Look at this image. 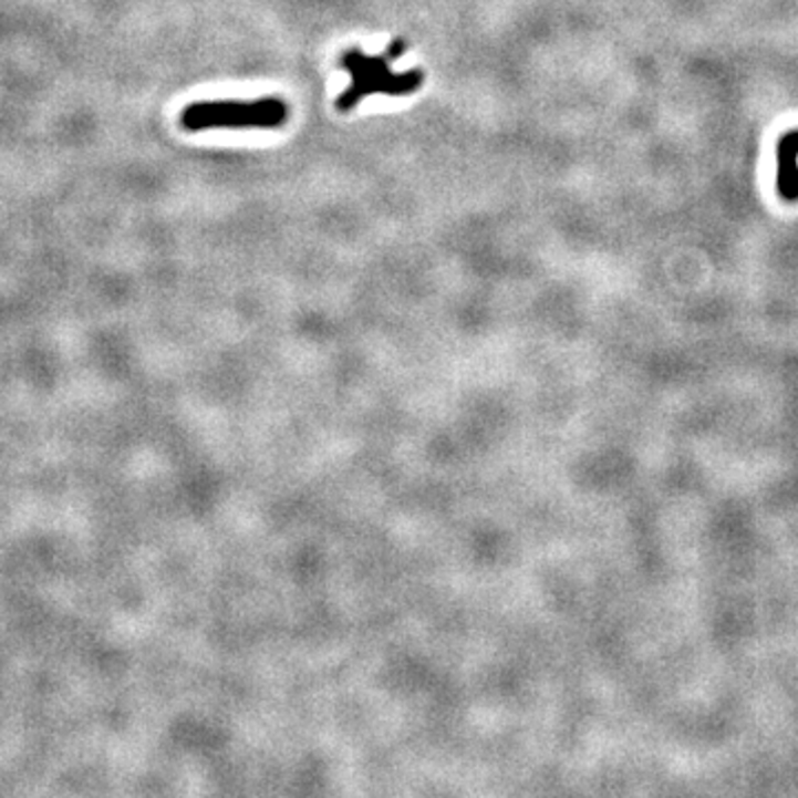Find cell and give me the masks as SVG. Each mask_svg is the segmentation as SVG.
Returning a JSON list of instances; mask_svg holds the SVG:
<instances>
[{
  "instance_id": "2",
  "label": "cell",
  "mask_w": 798,
  "mask_h": 798,
  "mask_svg": "<svg viewBox=\"0 0 798 798\" xmlns=\"http://www.w3.org/2000/svg\"><path fill=\"white\" fill-rule=\"evenodd\" d=\"M289 118V107L280 99L258 101H205L194 103L180 114L187 132L209 129H278Z\"/></svg>"
},
{
  "instance_id": "1",
  "label": "cell",
  "mask_w": 798,
  "mask_h": 798,
  "mask_svg": "<svg viewBox=\"0 0 798 798\" xmlns=\"http://www.w3.org/2000/svg\"><path fill=\"white\" fill-rule=\"evenodd\" d=\"M404 52H406V43L402 39L393 41L380 56H369L360 48L346 50L340 59V65L349 72L351 85L338 96L335 107L346 114L369 96L382 94V96L402 99L415 94L424 85L426 74L422 70H411L404 74H395L391 70L393 61H397Z\"/></svg>"
}]
</instances>
